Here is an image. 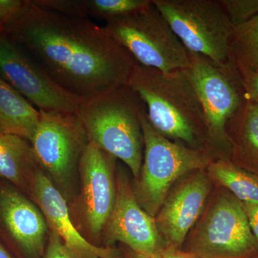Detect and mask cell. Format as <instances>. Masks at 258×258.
I'll list each match as a JSON object with an SVG mask.
<instances>
[{"mask_svg": "<svg viewBox=\"0 0 258 258\" xmlns=\"http://www.w3.org/2000/svg\"><path fill=\"white\" fill-rule=\"evenodd\" d=\"M209 175L216 180L241 203L258 205V176L235 165L227 159L212 161Z\"/></svg>", "mask_w": 258, "mask_h": 258, "instance_id": "19", "label": "cell"}, {"mask_svg": "<svg viewBox=\"0 0 258 258\" xmlns=\"http://www.w3.org/2000/svg\"><path fill=\"white\" fill-rule=\"evenodd\" d=\"M128 85L142 98L148 120L158 133L193 149L208 151L203 106L186 69L162 72L137 64Z\"/></svg>", "mask_w": 258, "mask_h": 258, "instance_id": "2", "label": "cell"}, {"mask_svg": "<svg viewBox=\"0 0 258 258\" xmlns=\"http://www.w3.org/2000/svg\"><path fill=\"white\" fill-rule=\"evenodd\" d=\"M115 159L89 142L80 159L81 212L86 230L92 238L103 233L114 207Z\"/></svg>", "mask_w": 258, "mask_h": 258, "instance_id": "11", "label": "cell"}, {"mask_svg": "<svg viewBox=\"0 0 258 258\" xmlns=\"http://www.w3.org/2000/svg\"><path fill=\"white\" fill-rule=\"evenodd\" d=\"M228 62L237 71L258 74V15L232 30Z\"/></svg>", "mask_w": 258, "mask_h": 258, "instance_id": "20", "label": "cell"}, {"mask_svg": "<svg viewBox=\"0 0 258 258\" xmlns=\"http://www.w3.org/2000/svg\"><path fill=\"white\" fill-rule=\"evenodd\" d=\"M38 166L28 141L0 132V176L16 186L29 187Z\"/></svg>", "mask_w": 258, "mask_h": 258, "instance_id": "18", "label": "cell"}, {"mask_svg": "<svg viewBox=\"0 0 258 258\" xmlns=\"http://www.w3.org/2000/svg\"><path fill=\"white\" fill-rule=\"evenodd\" d=\"M105 28L141 66L162 72L189 66V52L152 0L142 9L108 20Z\"/></svg>", "mask_w": 258, "mask_h": 258, "instance_id": "5", "label": "cell"}, {"mask_svg": "<svg viewBox=\"0 0 258 258\" xmlns=\"http://www.w3.org/2000/svg\"><path fill=\"white\" fill-rule=\"evenodd\" d=\"M41 258H75L58 235L50 230L45 252Z\"/></svg>", "mask_w": 258, "mask_h": 258, "instance_id": "23", "label": "cell"}, {"mask_svg": "<svg viewBox=\"0 0 258 258\" xmlns=\"http://www.w3.org/2000/svg\"><path fill=\"white\" fill-rule=\"evenodd\" d=\"M189 57L186 71L203 106L209 151L212 155V152L217 153L219 159L230 160L227 125L243 104L247 94L238 74L230 62L217 63L191 52Z\"/></svg>", "mask_w": 258, "mask_h": 258, "instance_id": "6", "label": "cell"}, {"mask_svg": "<svg viewBox=\"0 0 258 258\" xmlns=\"http://www.w3.org/2000/svg\"><path fill=\"white\" fill-rule=\"evenodd\" d=\"M246 94L258 104V74L237 71Z\"/></svg>", "mask_w": 258, "mask_h": 258, "instance_id": "25", "label": "cell"}, {"mask_svg": "<svg viewBox=\"0 0 258 258\" xmlns=\"http://www.w3.org/2000/svg\"><path fill=\"white\" fill-rule=\"evenodd\" d=\"M109 242H120L142 257L166 246L154 217L139 205L126 178L118 176L114 207L103 232Z\"/></svg>", "mask_w": 258, "mask_h": 258, "instance_id": "12", "label": "cell"}, {"mask_svg": "<svg viewBox=\"0 0 258 258\" xmlns=\"http://www.w3.org/2000/svg\"><path fill=\"white\" fill-rule=\"evenodd\" d=\"M151 0H80L82 18L104 20L142 9Z\"/></svg>", "mask_w": 258, "mask_h": 258, "instance_id": "21", "label": "cell"}, {"mask_svg": "<svg viewBox=\"0 0 258 258\" xmlns=\"http://www.w3.org/2000/svg\"><path fill=\"white\" fill-rule=\"evenodd\" d=\"M145 110L142 98L127 84L83 100L76 115L89 142L120 159L138 178L143 163Z\"/></svg>", "mask_w": 258, "mask_h": 258, "instance_id": "3", "label": "cell"}, {"mask_svg": "<svg viewBox=\"0 0 258 258\" xmlns=\"http://www.w3.org/2000/svg\"><path fill=\"white\" fill-rule=\"evenodd\" d=\"M187 252L199 258H254L257 242L240 200L221 194L204 215Z\"/></svg>", "mask_w": 258, "mask_h": 258, "instance_id": "9", "label": "cell"}, {"mask_svg": "<svg viewBox=\"0 0 258 258\" xmlns=\"http://www.w3.org/2000/svg\"><path fill=\"white\" fill-rule=\"evenodd\" d=\"M142 125L144 162L134 191L144 211L155 217L176 180L191 171L203 170L213 160L208 151L171 142L158 133L149 123L146 110Z\"/></svg>", "mask_w": 258, "mask_h": 258, "instance_id": "4", "label": "cell"}, {"mask_svg": "<svg viewBox=\"0 0 258 258\" xmlns=\"http://www.w3.org/2000/svg\"><path fill=\"white\" fill-rule=\"evenodd\" d=\"M88 143L87 134L76 113L40 111V120L30 144L39 166L64 198L69 197Z\"/></svg>", "mask_w": 258, "mask_h": 258, "instance_id": "8", "label": "cell"}, {"mask_svg": "<svg viewBox=\"0 0 258 258\" xmlns=\"http://www.w3.org/2000/svg\"><path fill=\"white\" fill-rule=\"evenodd\" d=\"M0 78L40 111L76 113L82 101L57 86L25 49L2 33Z\"/></svg>", "mask_w": 258, "mask_h": 258, "instance_id": "10", "label": "cell"}, {"mask_svg": "<svg viewBox=\"0 0 258 258\" xmlns=\"http://www.w3.org/2000/svg\"><path fill=\"white\" fill-rule=\"evenodd\" d=\"M40 120V111L0 78V132L31 142Z\"/></svg>", "mask_w": 258, "mask_h": 258, "instance_id": "17", "label": "cell"}, {"mask_svg": "<svg viewBox=\"0 0 258 258\" xmlns=\"http://www.w3.org/2000/svg\"><path fill=\"white\" fill-rule=\"evenodd\" d=\"M143 258H199L191 252H184L171 245H166L164 248L159 249L155 253L149 257Z\"/></svg>", "mask_w": 258, "mask_h": 258, "instance_id": "26", "label": "cell"}, {"mask_svg": "<svg viewBox=\"0 0 258 258\" xmlns=\"http://www.w3.org/2000/svg\"><path fill=\"white\" fill-rule=\"evenodd\" d=\"M5 35L25 49L64 91L87 100L128 84L136 64L105 27L25 0Z\"/></svg>", "mask_w": 258, "mask_h": 258, "instance_id": "1", "label": "cell"}, {"mask_svg": "<svg viewBox=\"0 0 258 258\" xmlns=\"http://www.w3.org/2000/svg\"><path fill=\"white\" fill-rule=\"evenodd\" d=\"M0 258H13L1 244H0Z\"/></svg>", "mask_w": 258, "mask_h": 258, "instance_id": "29", "label": "cell"}, {"mask_svg": "<svg viewBox=\"0 0 258 258\" xmlns=\"http://www.w3.org/2000/svg\"><path fill=\"white\" fill-rule=\"evenodd\" d=\"M29 189L49 230L60 237L75 258H115L113 249L97 247L80 233L71 219L66 199L42 169L34 173Z\"/></svg>", "mask_w": 258, "mask_h": 258, "instance_id": "13", "label": "cell"}, {"mask_svg": "<svg viewBox=\"0 0 258 258\" xmlns=\"http://www.w3.org/2000/svg\"><path fill=\"white\" fill-rule=\"evenodd\" d=\"M242 204L247 215L249 227L257 242L258 247V205Z\"/></svg>", "mask_w": 258, "mask_h": 258, "instance_id": "27", "label": "cell"}, {"mask_svg": "<svg viewBox=\"0 0 258 258\" xmlns=\"http://www.w3.org/2000/svg\"><path fill=\"white\" fill-rule=\"evenodd\" d=\"M25 0H0V33L4 34L7 25L23 8Z\"/></svg>", "mask_w": 258, "mask_h": 258, "instance_id": "24", "label": "cell"}, {"mask_svg": "<svg viewBox=\"0 0 258 258\" xmlns=\"http://www.w3.org/2000/svg\"><path fill=\"white\" fill-rule=\"evenodd\" d=\"M189 52L228 62L234 27L220 0H152Z\"/></svg>", "mask_w": 258, "mask_h": 258, "instance_id": "7", "label": "cell"}, {"mask_svg": "<svg viewBox=\"0 0 258 258\" xmlns=\"http://www.w3.org/2000/svg\"><path fill=\"white\" fill-rule=\"evenodd\" d=\"M0 218L10 237L29 257L41 258L49 227L42 212L13 189L0 191Z\"/></svg>", "mask_w": 258, "mask_h": 258, "instance_id": "15", "label": "cell"}, {"mask_svg": "<svg viewBox=\"0 0 258 258\" xmlns=\"http://www.w3.org/2000/svg\"><path fill=\"white\" fill-rule=\"evenodd\" d=\"M210 187L208 176L199 170L168 195L154 217L166 245L178 249L182 245L203 211Z\"/></svg>", "mask_w": 258, "mask_h": 258, "instance_id": "14", "label": "cell"}, {"mask_svg": "<svg viewBox=\"0 0 258 258\" xmlns=\"http://www.w3.org/2000/svg\"><path fill=\"white\" fill-rule=\"evenodd\" d=\"M220 3L234 28L258 15V0H220Z\"/></svg>", "mask_w": 258, "mask_h": 258, "instance_id": "22", "label": "cell"}, {"mask_svg": "<svg viewBox=\"0 0 258 258\" xmlns=\"http://www.w3.org/2000/svg\"><path fill=\"white\" fill-rule=\"evenodd\" d=\"M230 161L258 176V104L248 96L229 122Z\"/></svg>", "mask_w": 258, "mask_h": 258, "instance_id": "16", "label": "cell"}, {"mask_svg": "<svg viewBox=\"0 0 258 258\" xmlns=\"http://www.w3.org/2000/svg\"><path fill=\"white\" fill-rule=\"evenodd\" d=\"M125 258H143L139 254L136 253L132 249H128L125 252Z\"/></svg>", "mask_w": 258, "mask_h": 258, "instance_id": "28", "label": "cell"}]
</instances>
